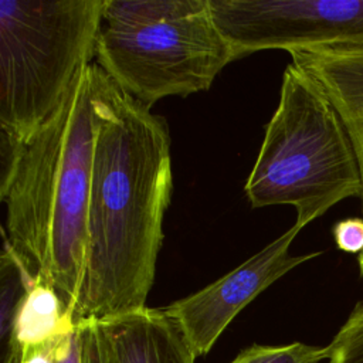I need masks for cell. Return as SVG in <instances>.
I'll use <instances>...</instances> for the list:
<instances>
[{"label": "cell", "instance_id": "6da1fadb", "mask_svg": "<svg viewBox=\"0 0 363 363\" xmlns=\"http://www.w3.org/2000/svg\"><path fill=\"white\" fill-rule=\"evenodd\" d=\"M173 191L164 118L105 74L86 216V262L74 325L146 308Z\"/></svg>", "mask_w": 363, "mask_h": 363}, {"label": "cell", "instance_id": "7a4b0ae2", "mask_svg": "<svg viewBox=\"0 0 363 363\" xmlns=\"http://www.w3.org/2000/svg\"><path fill=\"white\" fill-rule=\"evenodd\" d=\"M104 79L96 62L88 64L38 130L23 145L4 147V240L31 277L58 292L71 316L86 262V216Z\"/></svg>", "mask_w": 363, "mask_h": 363}, {"label": "cell", "instance_id": "3957f363", "mask_svg": "<svg viewBox=\"0 0 363 363\" xmlns=\"http://www.w3.org/2000/svg\"><path fill=\"white\" fill-rule=\"evenodd\" d=\"M244 191L254 208L292 206L302 228L342 200L362 197L359 163L336 109L292 62Z\"/></svg>", "mask_w": 363, "mask_h": 363}, {"label": "cell", "instance_id": "277c9868", "mask_svg": "<svg viewBox=\"0 0 363 363\" xmlns=\"http://www.w3.org/2000/svg\"><path fill=\"white\" fill-rule=\"evenodd\" d=\"M105 0L0 1V128L27 142L95 57Z\"/></svg>", "mask_w": 363, "mask_h": 363}, {"label": "cell", "instance_id": "5b68a950", "mask_svg": "<svg viewBox=\"0 0 363 363\" xmlns=\"http://www.w3.org/2000/svg\"><path fill=\"white\" fill-rule=\"evenodd\" d=\"M95 60L116 86L150 108L166 96L207 91L235 57L207 6L142 27L102 24Z\"/></svg>", "mask_w": 363, "mask_h": 363}, {"label": "cell", "instance_id": "8992f818", "mask_svg": "<svg viewBox=\"0 0 363 363\" xmlns=\"http://www.w3.org/2000/svg\"><path fill=\"white\" fill-rule=\"evenodd\" d=\"M235 60L363 43V0H208Z\"/></svg>", "mask_w": 363, "mask_h": 363}, {"label": "cell", "instance_id": "52a82bcc", "mask_svg": "<svg viewBox=\"0 0 363 363\" xmlns=\"http://www.w3.org/2000/svg\"><path fill=\"white\" fill-rule=\"evenodd\" d=\"M302 227L294 223L282 235L203 289L162 308L179 326L196 357L210 352L231 320L262 291L322 251L291 255Z\"/></svg>", "mask_w": 363, "mask_h": 363}, {"label": "cell", "instance_id": "ba28073f", "mask_svg": "<svg viewBox=\"0 0 363 363\" xmlns=\"http://www.w3.org/2000/svg\"><path fill=\"white\" fill-rule=\"evenodd\" d=\"M336 109L352 142L363 183V43L337 44L289 52ZM363 211V193H362ZM363 278V252L357 258Z\"/></svg>", "mask_w": 363, "mask_h": 363}, {"label": "cell", "instance_id": "9c48e42d", "mask_svg": "<svg viewBox=\"0 0 363 363\" xmlns=\"http://www.w3.org/2000/svg\"><path fill=\"white\" fill-rule=\"evenodd\" d=\"M75 328L58 292L34 277L17 302L7 336L1 339V363H18L30 352L68 336Z\"/></svg>", "mask_w": 363, "mask_h": 363}, {"label": "cell", "instance_id": "30bf717a", "mask_svg": "<svg viewBox=\"0 0 363 363\" xmlns=\"http://www.w3.org/2000/svg\"><path fill=\"white\" fill-rule=\"evenodd\" d=\"M101 323L119 363H194L197 359L163 309L146 306Z\"/></svg>", "mask_w": 363, "mask_h": 363}, {"label": "cell", "instance_id": "8fae6325", "mask_svg": "<svg viewBox=\"0 0 363 363\" xmlns=\"http://www.w3.org/2000/svg\"><path fill=\"white\" fill-rule=\"evenodd\" d=\"M208 0H105L102 24L133 28L179 18L204 10Z\"/></svg>", "mask_w": 363, "mask_h": 363}, {"label": "cell", "instance_id": "7c38bea8", "mask_svg": "<svg viewBox=\"0 0 363 363\" xmlns=\"http://www.w3.org/2000/svg\"><path fill=\"white\" fill-rule=\"evenodd\" d=\"M328 362V347L301 342L267 346L252 345L241 350L230 363H322Z\"/></svg>", "mask_w": 363, "mask_h": 363}, {"label": "cell", "instance_id": "4fadbf2b", "mask_svg": "<svg viewBox=\"0 0 363 363\" xmlns=\"http://www.w3.org/2000/svg\"><path fill=\"white\" fill-rule=\"evenodd\" d=\"M326 347V363H363V301L354 306Z\"/></svg>", "mask_w": 363, "mask_h": 363}, {"label": "cell", "instance_id": "5bb4252c", "mask_svg": "<svg viewBox=\"0 0 363 363\" xmlns=\"http://www.w3.org/2000/svg\"><path fill=\"white\" fill-rule=\"evenodd\" d=\"M79 363H119L112 340L101 322H85L77 326Z\"/></svg>", "mask_w": 363, "mask_h": 363}, {"label": "cell", "instance_id": "9a60e30c", "mask_svg": "<svg viewBox=\"0 0 363 363\" xmlns=\"http://www.w3.org/2000/svg\"><path fill=\"white\" fill-rule=\"evenodd\" d=\"M336 245L349 254L363 252V218H346L333 225Z\"/></svg>", "mask_w": 363, "mask_h": 363}, {"label": "cell", "instance_id": "2e32d148", "mask_svg": "<svg viewBox=\"0 0 363 363\" xmlns=\"http://www.w3.org/2000/svg\"><path fill=\"white\" fill-rule=\"evenodd\" d=\"M74 333V332H72ZM71 335V333H69ZM68 335V336H69ZM62 337L57 342H52L41 349H37L34 352H30L28 354H26L18 363H57V357H58V350L62 345V342L68 337Z\"/></svg>", "mask_w": 363, "mask_h": 363}, {"label": "cell", "instance_id": "e0dca14e", "mask_svg": "<svg viewBox=\"0 0 363 363\" xmlns=\"http://www.w3.org/2000/svg\"><path fill=\"white\" fill-rule=\"evenodd\" d=\"M57 363H79V345L77 328L61 345L58 350Z\"/></svg>", "mask_w": 363, "mask_h": 363}]
</instances>
